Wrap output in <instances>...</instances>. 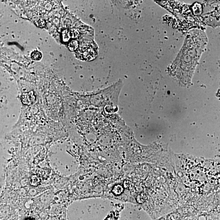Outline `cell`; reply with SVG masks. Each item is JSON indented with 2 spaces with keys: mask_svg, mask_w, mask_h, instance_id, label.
<instances>
[{
  "mask_svg": "<svg viewBox=\"0 0 220 220\" xmlns=\"http://www.w3.org/2000/svg\"><path fill=\"white\" fill-rule=\"evenodd\" d=\"M208 39L206 32L200 29H193L186 36L184 43L170 67L173 76L185 85L191 83L196 67Z\"/></svg>",
  "mask_w": 220,
  "mask_h": 220,
  "instance_id": "cell-1",
  "label": "cell"
},
{
  "mask_svg": "<svg viewBox=\"0 0 220 220\" xmlns=\"http://www.w3.org/2000/svg\"><path fill=\"white\" fill-rule=\"evenodd\" d=\"M203 10V19L206 24L213 28L220 26V1H206Z\"/></svg>",
  "mask_w": 220,
  "mask_h": 220,
  "instance_id": "cell-2",
  "label": "cell"
},
{
  "mask_svg": "<svg viewBox=\"0 0 220 220\" xmlns=\"http://www.w3.org/2000/svg\"><path fill=\"white\" fill-rule=\"evenodd\" d=\"M83 56L85 59L91 60L93 59L95 56V52L94 49L90 46H86L82 50Z\"/></svg>",
  "mask_w": 220,
  "mask_h": 220,
  "instance_id": "cell-3",
  "label": "cell"
},
{
  "mask_svg": "<svg viewBox=\"0 0 220 220\" xmlns=\"http://www.w3.org/2000/svg\"><path fill=\"white\" fill-rule=\"evenodd\" d=\"M123 191V188L122 186L120 185H117L113 187V192L116 195H121Z\"/></svg>",
  "mask_w": 220,
  "mask_h": 220,
  "instance_id": "cell-4",
  "label": "cell"
},
{
  "mask_svg": "<svg viewBox=\"0 0 220 220\" xmlns=\"http://www.w3.org/2000/svg\"><path fill=\"white\" fill-rule=\"evenodd\" d=\"M42 55L40 52L38 51H34L31 54V58L35 61H39L41 59Z\"/></svg>",
  "mask_w": 220,
  "mask_h": 220,
  "instance_id": "cell-5",
  "label": "cell"
},
{
  "mask_svg": "<svg viewBox=\"0 0 220 220\" xmlns=\"http://www.w3.org/2000/svg\"><path fill=\"white\" fill-rule=\"evenodd\" d=\"M62 39L64 42H67L71 38L70 31L67 29H65L62 32Z\"/></svg>",
  "mask_w": 220,
  "mask_h": 220,
  "instance_id": "cell-6",
  "label": "cell"
},
{
  "mask_svg": "<svg viewBox=\"0 0 220 220\" xmlns=\"http://www.w3.org/2000/svg\"><path fill=\"white\" fill-rule=\"evenodd\" d=\"M79 46L78 42L77 40H73L71 41L69 45V48L70 51H75L78 48Z\"/></svg>",
  "mask_w": 220,
  "mask_h": 220,
  "instance_id": "cell-7",
  "label": "cell"
},
{
  "mask_svg": "<svg viewBox=\"0 0 220 220\" xmlns=\"http://www.w3.org/2000/svg\"><path fill=\"white\" fill-rule=\"evenodd\" d=\"M70 33L71 37H72L73 38H76L79 35V32L75 29H71L70 31Z\"/></svg>",
  "mask_w": 220,
  "mask_h": 220,
  "instance_id": "cell-8",
  "label": "cell"
},
{
  "mask_svg": "<svg viewBox=\"0 0 220 220\" xmlns=\"http://www.w3.org/2000/svg\"><path fill=\"white\" fill-rule=\"evenodd\" d=\"M36 22H37L36 24L37 25L41 27V28H43L45 25V20H44L43 19H39V20H37Z\"/></svg>",
  "mask_w": 220,
  "mask_h": 220,
  "instance_id": "cell-9",
  "label": "cell"
},
{
  "mask_svg": "<svg viewBox=\"0 0 220 220\" xmlns=\"http://www.w3.org/2000/svg\"><path fill=\"white\" fill-rule=\"evenodd\" d=\"M217 94L218 95L219 97H220V89L219 91L218 92Z\"/></svg>",
  "mask_w": 220,
  "mask_h": 220,
  "instance_id": "cell-10",
  "label": "cell"
}]
</instances>
